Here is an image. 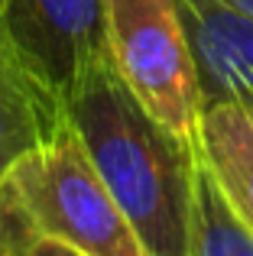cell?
I'll return each instance as SVG.
<instances>
[{"instance_id": "cell-10", "label": "cell", "mask_w": 253, "mask_h": 256, "mask_svg": "<svg viewBox=\"0 0 253 256\" xmlns=\"http://www.w3.org/2000/svg\"><path fill=\"white\" fill-rule=\"evenodd\" d=\"M218 4L230 6L234 13H240V16H250L253 20V0H218Z\"/></svg>"}, {"instance_id": "cell-7", "label": "cell", "mask_w": 253, "mask_h": 256, "mask_svg": "<svg viewBox=\"0 0 253 256\" xmlns=\"http://www.w3.org/2000/svg\"><path fill=\"white\" fill-rule=\"evenodd\" d=\"M202 156L253 230V110L234 100L202 104Z\"/></svg>"}, {"instance_id": "cell-5", "label": "cell", "mask_w": 253, "mask_h": 256, "mask_svg": "<svg viewBox=\"0 0 253 256\" xmlns=\"http://www.w3.org/2000/svg\"><path fill=\"white\" fill-rule=\"evenodd\" d=\"M192 39L202 104L234 100L253 110V20L218 0H178Z\"/></svg>"}, {"instance_id": "cell-6", "label": "cell", "mask_w": 253, "mask_h": 256, "mask_svg": "<svg viewBox=\"0 0 253 256\" xmlns=\"http://www.w3.org/2000/svg\"><path fill=\"white\" fill-rule=\"evenodd\" d=\"M65 117V98L32 72L0 20V175L42 143Z\"/></svg>"}, {"instance_id": "cell-1", "label": "cell", "mask_w": 253, "mask_h": 256, "mask_svg": "<svg viewBox=\"0 0 253 256\" xmlns=\"http://www.w3.org/2000/svg\"><path fill=\"white\" fill-rule=\"evenodd\" d=\"M68 117L130 220L143 256H185L188 194L198 150L143 110L101 52L65 94Z\"/></svg>"}, {"instance_id": "cell-3", "label": "cell", "mask_w": 253, "mask_h": 256, "mask_svg": "<svg viewBox=\"0 0 253 256\" xmlns=\"http://www.w3.org/2000/svg\"><path fill=\"white\" fill-rule=\"evenodd\" d=\"M108 52L143 110L202 150V84L178 0H108Z\"/></svg>"}, {"instance_id": "cell-4", "label": "cell", "mask_w": 253, "mask_h": 256, "mask_svg": "<svg viewBox=\"0 0 253 256\" xmlns=\"http://www.w3.org/2000/svg\"><path fill=\"white\" fill-rule=\"evenodd\" d=\"M0 20L58 98L108 52V0H0Z\"/></svg>"}, {"instance_id": "cell-9", "label": "cell", "mask_w": 253, "mask_h": 256, "mask_svg": "<svg viewBox=\"0 0 253 256\" xmlns=\"http://www.w3.org/2000/svg\"><path fill=\"white\" fill-rule=\"evenodd\" d=\"M36 214L30 211L20 185L10 172L0 175V256H36L42 240Z\"/></svg>"}, {"instance_id": "cell-8", "label": "cell", "mask_w": 253, "mask_h": 256, "mask_svg": "<svg viewBox=\"0 0 253 256\" xmlns=\"http://www.w3.org/2000/svg\"><path fill=\"white\" fill-rule=\"evenodd\" d=\"M185 256H253V230L204 162L202 150L192 169Z\"/></svg>"}, {"instance_id": "cell-2", "label": "cell", "mask_w": 253, "mask_h": 256, "mask_svg": "<svg viewBox=\"0 0 253 256\" xmlns=\"http://www.w3.org/2000/svg\"><path fill=\"white\" fill-rule=\"evenodd\" d=\"M46 234L68 240L78 256H143L130 220L91 162L72 117L6 169Z\"/></svg>"}]
</instances>
